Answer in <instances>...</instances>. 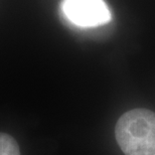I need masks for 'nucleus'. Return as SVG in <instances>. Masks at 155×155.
<instances>
[{"label":"nucleus","instance_id":"f257e3e1","mask_svg":"<svg viewBox=\"0 0 155 155\" xmlns=\"http://www.w3.org/2000/svg\"><path fill=\"white\" fill-rule=\"evenodd\" d=\"M115 135L125 155H155V113L142 108L128 111L118 120Z\"/></svg>","mask_w":155,"mask_h":155},{"label":"nucleus","instance_id":"7ed1b4c3","mask_svg":"<svg viewBox=\"0 0 155 155\" xmlns=\"http://www.w3.org/2000/svg\"><path fill=\"white\" fill-rule=\"evenodd\" d=\"M0 155H20L17 142L6 133H0Z\"/></svg>","mask_w":155,"mask_h":155},{"label":"nucleus","instance_id":"f03ea898","mask_svg":"<svg viewBox=\"0 0 155 155\" xmlns=\"http://www.w3.org/2000/svg\"><path fill=\"white\" fill-rule=\"evenodd\" d=\"M63 11L71 22L81 27H95L109 22L111 13L103 0H64Z\"/></svg>","mask_w":155,"mask_h":155}]
</instances>
